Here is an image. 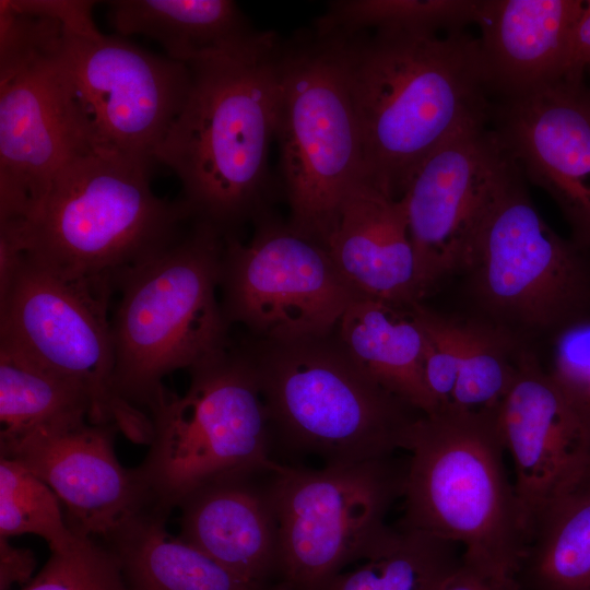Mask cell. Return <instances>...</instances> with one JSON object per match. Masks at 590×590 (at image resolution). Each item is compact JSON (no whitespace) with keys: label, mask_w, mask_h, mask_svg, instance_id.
<instances>
[{"label":"cell","mask_w":590,"mask_h":590,"mask_svg":"<svg viewBox=\"0 0 590 590\" xmlns=\"http://www.w3.org/2000/svg\"><path fill=\"white\" fill-rule=\"evenodd\" d=\"M413 310L424 334V379L435 406L434 413L449 411L460 363L451 316L434 311L422 303L414 304Z\"/></svg>","instance_id":"1f68e13d"},{"label":"cell","mask_w":590,"mask_h":590,"mask_svg":"<svg viewBox=\"0 0 590 590\" xmlns=\"http://www.w3.org/2000/svg\"><path fill=\"white\" fill-rule=\"evenodd\" d=\"M22 534L43 538L51 552L69 548L78 536L54 491L20 462L0 457V536Z\"/></svg>","instance_id":"f546056e"},{"label":"cell","mask_w":590,"mask_h":590,"mask_svg":"<svg viewBox=\"0 0 590 590\" xmlns=\"http://www.w3.org/2000/svg\"><path fill=\"white\" fill-rule=\"evenodd\" d=\"M62 42L0 64V222L25 220L62 168L95 148L61 64Z\"/></svg>","instance_id":"5bb4252c"},{"label":"cell","mask_w":590,"mask_h":590,"mask_svg":"<svg viewBox=\"0 0 590 590\" xmlns=\"http://www.w3.org/2000/svg\"><path fill=\"white\" fill-rule=\"evenodd\" d=\"M170 512L153 505L102 541L117 557L128 590H270L170 534Z\"/></svg>","instance_id":"603a6c76"},{"label":"cell","mask_w":590,"mask_h":590,"mask_svg":"<svg viewBox=\"0 0 590 590\" xmlns=\"http://www.w3.org/2000/svg\"><path fill=\"white\" fill-rule=\"evenodd\" d=\"M19 10L59 21L66 31L82 35L96 34L93 21L94 1L88 0H11Z\"/></svg>","instance_id":"836d02e7"},{"label":"cell","mask_w":590,"mask_h":590,"mask_svg":"<svg viewBox=\"0 0 590 590\" xmlns=\"http://www.w3.org/2000/svg\"><path fill=\"white\" fill-rule=\"evenodd\" d=\"M326 247L362 295L400 306L425 297L404 204L362 179L344 200Z\"/></svg>","instance_id":"44dd1931"},{"label":"cell","mask_w":590,"mask_h":590,"mask_svg":"<svg viewBox=\"0 0 590 590\" xmlns=\"http://www.w3.org/2000/svg\"><path fill=\"white\" fill-rule=\"evenodd\" d=\"M515 162V161H514ZM516 163L489 199L459 273L473 316L523 345L590 319V249L541 216Z\"/></svg>","instance_id":"52a82bcc"},{"label":"cell","mask_w":590,"mask_h":590,"mask_svg":"<svg viewBox=\"0 0 590 590\" xmlns=\"http://www.w3.org/2000/svg\"><path fill=\"white\" fill-rule=\"evenodd\" d=\"M60 59L92 144L155 162L188 96L189 66L120 35L66 30Z\"/></svg>","instance_id":"4fadbf2b"},{"label":"cell","mask_w":590,"mask_h":590,"mask_svg":"<svg viewBox=\"0 0 590 590\" xmlns=\"http://www.w3.org/2000/svg\"><path fill=\"white\" fill-rule=\"evenodd\" d=\"M457 547L418 530L389 527L361 566L318 590H440L461 562Z\"/></svg>","instance_id":"4316f807"},{"label":"cell","mask_w":590,"mask_h":590,"mask_svg":"<svg viewBox=\"0 0 590 590\" xmlns=\"http://www.w3.org/2000/svg\"><path fill=\"white\" fill-rule=\"evenodd\" d=\"M589 93H590V91H589Z\"/></svg>","instance_id":"f35d334b"},{"label":"cell","mask_w":590,"mask_h":590,"mask_svg":"<svg viewBox=\"0 0 590 590\" xmlns=\"http://www.w3.org/2000/svg\"><path fill=\"white\" fill-rule=\"evenodd\" d=\"M91 410L80 387L0 347V451L39 432L90 422Z\"/></svg>","instance_id":"484cf974"},{"label":"cell","mask_w":590,"mask_h":590,"mask_svg":"<svg viewBox=\"0 0 590 590\" xmlns=\"http://www.w3.org/2000/svg\"><path fill=\"white\" fill-rule=\"evenodd\" d=\"M586 69H590V0L583 1L571 33L566 82L582 85Z\"/></svg>","instance_id":"8d00e7d4"},{"label":"cell","mask_w":590,"mask_h":590,"mask_svg":"<svg viewBox=\"0 0 590 590\" xmlns=\"http://www.w3.org/2000/svg\"><path fill=\"white\" fill-rule=\"evenodd\" d=\"M272 439L291 455L319 459L322 467L392 457L408 449L424 415L356 362L337 329L292 341L247 339Z\"/></svg>","instance_id":"277c9868"},{"label":"cell","mask_w":590,"mask_h":590,"mask_svg":"<svg viewBox=\"0 0 590 590\" xmlns=\"http://www.w3.org/2000/svg\"><path fill=\"white\" fill-rule=\"evenodd\" d=\"M497 422L530 532L548 505L587 479L590 429L531 349L521 357Z\"/></svg>","instance_id":"2e32d148"},{"label":"cell","mask_w":590,"mask_h":590,"mask_svg":"<svg viewBox=\"0 0 590 590\" xmlns=\"http://www.w3.org/2000/svg\"><path fill=\"white\" fill-rule=\"evenodd\" d=\"M271 471L236 472L213 479L178 504L179 534L227 570L274 590L279 530L268 477Z\"/></svg>","instance_id":"d6986e66"},{"label":"cell","mask_w":590,"mask_h":590,"mask_svg":"<svg viewBox=\"0 0 590 590\" xmlns=\"http://www.w3.org/2000/svg\"><path fill=\"white\" fill-rule=\"evenodd\" d=\"M497 415L437 412L415 422L399 526L462 545L465 558L516 578L529 530Z\"/></svg>","instance_id":"8992f818"},{"label":"cell","mask_w":590,"mask_h":590,"mask_svg":"<svg viewBox=\"0 0 590 590\" xmlns=\"http://www.w3.org/2000/svg\"><path fill=\"white\" fill-rule=\"evenodd\" d=\"M283 40L258 32L232 49L189 63L185 104L155 151L181 185L194 222L237 236L267 210Z\"/></svg>","instance_id":"7a4b0ae2"},{"label":"cell","mask_w":590,"mask_h":590,"mask_svg":"<svg viewBox=\"0 0 590 590\" xmlns=\"http://www.w3.org/2000/svg\"><path fill=\"white\" fill-rule=\"evenodd\" d=\"M115 425L85 422L39 432L0 451L42 479L66 506L70 530L105 540L132 517L156 505L139 468L115 453Z\"/></svg>","instance_id":"ac0fdd59"},{"label":"cell","mask_w":590,"mask_h":590,"mask_svg":"<svg viewBox=\"0 0 590 590\" xmlns=\"http://www.w3.org/2000/svg\"><path fill=\"white\" fill-rule=\"evenodd\" d=\"M224 241L213 226L193 221L175 244L117 283L114 386L146 414L166 393V376L189 371L232 345L217 296Z\"/></svg>","instance_id":"5b68a950"},{"label":"cell","mask_w":590,"mask_h":590,"mask_svg":"<svg viewBox=\"0 0 590 590\" xmlns=\"http://www.w3.org/2000/svg\"><path fill=\"white\" fill-rule=\"evenodd\" d=\"M252 223L249 241L225 237L219 294L227 323L275 342L333 332L362 295L327 247L268 211Z\"/></svg>","instance_id":"7c38bea8"},{"label":"cell","mask_w":590,"mask_h":590,"mask_svg":"<svg viewBox=\"0 0 590 590\" xmlns=\"http://www.w3.org/2000/svg\"><path fill=\"white\" fill-rule=\"evenodd\" d=\"M35 567L32 550L16 547L8 538L0 536V590H9L14 583H28Z\"/></svg>","instance_id":"d590c367"},{"label":"cell","mask_w":590,"mask_h":590,"mask_svg":"<svg viewBox=\"0 0 590 590\" xmlns=\"http://www.w3.org/2000/svg\"><path fill=\"white\" fill-rule=\"evenodd\" d=\"M275 141L290 225L326 246L364 179L358 123L333 39L315 30L283 40Z\"/></svg>","instance_id":"30bf717a"},{"label":"cell","mask_w":590,"mask_h":590,"mask_svg":"<svg viewBox=\"0 0 590 590\" xmlns=\"http://www.w3.org/2000/svg\"><path fill=\"white\" fill-rule=\"evenodd\" d=\"M494 129L522 175L545 190L590 249V93L566 81L503 99Z\"/></svg>","instance_id":"e0dca14e"},{"label":"cell","mask_w":590,"mask_h":590,"mask_svg":"<svg viewBox=\"0 0 590 590\" xmlns=\"http://www.w3.org/2000/svg\"><path fill=\"white\" fill-rule=\"evenodd\" d=\"M483 0H335L315 23L318 33L413 31L448 33L477 22Z\"/></svg>","instance_id":"f1b7e54d"},{"label":"cell","mask_w":590,"mask_h":590,"mask_svg":"<svg viewBox=\"0 0 590 590\" xmlns=\"http://www.w3.org/2000/svg\"><path fill=\"white\" fill-rule=\"evenodd\" d=\"M156 163L93 148L72 158L45 198L0 234L64 275L110 286L175 244L193 222L185 202L151 187Z\"/></svg>","instance_id":"3957f363"},{"label":"cell","mask_w":590,"mask_h":590,"mask_svg":"<svg viewBox=\"0 0 590 590\" xmlns=\"http://www.w3.org/2000/svg\"><path fill=\"white\" fill-rule=\"evenodd\" d=\"M451 320L460 363L452 405L446 412L497 415L530 347L473 315Z\"/></svg>","instance_id":"83f0119b"},{"label":"cell","mask_w":590,"mask_h":590,"mask_svg":"<svg viewBox=\"0 0 590 590\" xmlns=\"http://www.w3.org/2000/svg\"><path fill=\"white\" fill-rule=\"evenodd\" d=\"M323 35L333 39L344 71L364 179L394 198L433 151L491 119L479 40L462 31Z\"/></svg>","instance_id":"6da1fadb"},{"label":"cell","mask_w":590,"mask_h":590,"mask_svg":"<svg viewBox=\"0 0 590 590\" xmlns=\"http://www.w3.org/2000/svg\"><path fill=\"white\" fill-rule=\"evenodd\" d=\"M583 0H483L476 24L484 78L502 99L566 81Z\"/></svg>","instance_id":"ffe728a7"},{"label":"cell","mask_w":590,"mask_h":590,"mask_svg":"<svg viewBox=\"0 0 590 590\" xmlns=\"http://www.w3.org/2000/svg\"><path fill=\"white\" fill-rule=\"evenodd\" d=\"M405 469L392 457L319 469L279 462L268 477L279 530L275 590H318L364 560L389 529Z\"/></svg>","instance_id":"8fae6325"},{"label":"cell","mask_w":590,"mask_h":590,"mask_svg":"<svg viewBox=\"0 0 590 590\" xmlns=\"http://www.w3.org/2000/svg\"><path fill=\"white\" fill-rule=\"evenodd\" d=\"M179 396L152 406L149 451L138 467L156 505L169 511L202 484L236 472L272 471V439L257 374L240 344L189 371Z\"/></svg>","instance_id":"9c48e42d"},{"label":"cell","mask_w":590,"mask_h":590,"mask_svg":"<svg viewBox=\"0 0 590 590\" xmlns=\"http://www.w3.org/2000/svg\"><path fill=\"white\" fill-rule=\"evenodd\" d=\"M440 590H522L515 577L496 574L461 556V562Z\"/></svg>","instance_id":"e575fe53"},{"label":"cell","mask_w":590,"mask_h":590,"mask_svg":"<svg viewBox=\"0 0 590 590\" xmlns=\"http://www.w3.org/2000/svg\"><path fill=\"white\" fill-rule=\"evenodd\" d=\"M548 345L546 369L590 429V319L566 328Z\"/></svg>","instance_id":"d6a6232c"},{"label":"cell","mask_w":590,"mask_h":590,"mask_svg":"<svg viewBox=\"0 0 590 590\" xmlns=\"http://www.w3.org/2000/svg\"><path fill=\"white\" fill-rule=\"evenodd\" d=\"M587 477H588V479H590V472H589V474H588V476H587Z\"/></svg>","instance_id":"74e56055"},{"label":"cell","mask_w":590,"mask_h":590,"mask_svg":"<svg viewBox=\"0 0 590 590\" xmlns=\"http://www.w3.org/2000/svg\"><path fill=\"white\" fill-rule=\"evenodd\" d=\"M516 579L522 590H590V479L534 519Z\"/></svg>","instance_id":"d4e9b609"},{"label":"cell","mask_w":590,"mask_h":590,"mask_svg":"<svg viewBox=\"0 0 590 590\" xmlns=\"http://www.w3.org/2000/svg\"><path fill=\"white\" fill-rule=\"evenodd\" d=\"M337 332L379 385L425 415L435 412L424 379V334L413 305L361 296L343 314Z\"/></svg>","instance_id":"7402d4cb"},{"label":"cell","mask_w":590,"mask_h":590,"mask_svg":"<svg viewBox=\"0 0 590 590\" xmlns=\"http://www.w3.org/2000/svg\"><path fill=\"white\" fill-rule=\"evenodd\" d=\"M23 590H128L115 554L99 540L78 535L51 556Z\"/></svg>","instance_id":"4dcf8cb0"},{"label":"cell","mask_w":590,"mask_h":590,"mask_svg":"<svg viewBox=\"0 0 590 590\" xmlns=\"http://www.w3.org/2000/svg\"><path fill=\"white\" fill-rule=\"evenodd\" d=\"M108 8L118 35L148 37L166 57L186 64L237 47L258 33L232 0H115Z\"/></svg>","instance_id":"cb8c5ba5"},{"label":"cell","mask_w":590,"mask_h":590,"mask_svg":"<svg viewBox=\"0 0 590 590\" xmlns=\"http://www.w3.org/2000/svg\"><path fill=\"white\" fill-rule=\"evenodd\" d=\"M487 123L472 125L433 151L400 198L425 296L461 271L480 219L514 164Z\"/></svg>","instance_id":"9a60e30c"},{"label":"cell","mask_w":590,"mask_h":590,"mask_svg":"<svg viewBox=\"0 0 590 590\" xmlns=\"http://www.w3.org/2000/svg\"><path fill=\"white\" fill-rule=\"evenodd\" d=\"M115 291L57 272L23 251L0 259V347L71 381L90 398V423L150 444L149 415L119 398L109 317Z\"/></svg>","instance_id":"ba28073f"}]
</instances>
